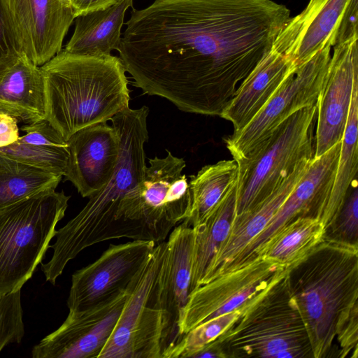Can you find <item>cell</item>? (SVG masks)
I'll return each mask as SVG.
<instances>
[{
  "mask_svg": "<svg viewBox=\"0 0 358 358\" xmlns=\"http://www.w3.org/2000/svg\"><path fill=\"white\" fill-rule=\"evenodd\" d=\"M155 245L153 241L135 240L110 244L96 261L72 275L69 311L100 305L125 291Z\"/></svg>",
  "mask_w": 358,
  "mask_h": 358,
  "instance_id": "obj_13",
  "label": "cell"
},
{
  "mask_svg": "<svg viewBox=\"0 0 358 358\" xmlns=\"http://www.w3.org/2000/svg\"><path fill=\"white\" fill-rule=\"evenodd\" d=\"M149 108L129 107L111 118L120 137V152L115 171L108 182L89 196L83 209L56 231L53 254L41 264L45 278L55 282L67 264L83 250L96 243L117 239V214L126 194L143 179L145 169L144 145L148 140Z\"/></svg>",
  "mask_w": 358,
  "mask_h": 358,
  "instance_id": "obj_4",
  "label": "cell"
},
{
  "mask_svg": "<svg viewBox=\"0 0 358 358\" xmlns=\"http://www.w3.org/2000/svg\"><path fill=\"white\" fill-rule=\"evenodd\" d=\"M311 159L301 162L278 187L263 201L236 215L202 285L225 273L248 244L266 227L306 171Z\"/></svg>",
  "mask_w": 358,
  "mask_h": 358,
  "instance_id": "obj_20",
  "label": "cell"
},
{
  "mask_svg": "<svg viewBox=\"0 0 358 358\" xmlns=\"http://www.w3.org/2000/svg\"><path fill=\"white\" fill-rule=\"evenodd\" d=\"M332 46L328 44L309 60L296 67L271 98L241 130L224 139L233 159L251 158L285 120L298 110L315 105L322 89Z\"/></svg>",
  "mask_w": 358,
  "mask_h": 358,
  "instance_id": "obj_10",
  "label": "cell"
},
{
  "mask_svg": "<svg viewBox=\"0 0 358 358\" xmlns=\"http://www.w3.org/2000/svg\"><path fill=\"white\" fill-rule=\"evenodd\" d=\"M296 66L291 59L271 48L240 83L220 117L232 123L234 131L241 130Z\"/></svg>",
  "mask_w": 358,
  "mask_h": 358,
  "instance_id": "obj_21",
  "label": "cell"
},
{
  "mask_svg": "<svg viewBox=\"0 0 358 358\" xmlns=\"http://www.w3.org/2000/svg\"><path fill=\"white\" fill-rule=\"evenodd\" d=\"M286 270L273 260L256 258L197 287L180 314L178 340L206 321L254 303Z\"/></svg>",
  "mask_w": 358,
  "mask_h": 358,
  "instance_id": "obj_11",
  "label": "cell"
},
{
  "mask_svg": "<svg viewBox=\"0 0 358 358\" xmlns=\"http://www.w3.org/2000/svg\"><path fill=\"white\" fill-rule=\"evenodd\" d=\"M64 178L83 197L100 190L112 177L119 157L120 137L107 122L85 127L68 140Z\"/></svg>",
  "mask_w": 358,
  "mask_h": 358,
  "instance_id": "obj_17",
  "label": "cell"
},
{
  "mask_svg": "<svg viewBox=\"0 0 358 358\" xmlns=\"http://www.w3.org/2000/svg\"><path fill=\"white\" fill-rule=\"evenodd\" d=\"M254 303L212 318L195 327L183 334L174 345L166 349L162 358H190L195 352L228 330Z\"/></svg>",
  "mask_w": 358,
  "mask_h": 358,
  "instance_id": "obj_30",
  "label": "cell"
},
{
  "mask_svg": "<svg viewBox=\"0 0 358 358\" xmlns=\"http://www.w3.org/2000/svg\"><path fill=\"white\" fill-rule=\"evenodd\" d=\"M215 341L226 358H314L285 273Z\"/></svg>",
  "mask_w": 358,
  "mask_h": 358,
  "instance_id": "obj_5",
  "label": "cell"
},
{
  "mask_svg": "<svg viewBox=\"0 0 358 358\" xmlns=\"http://www.w3.org/2000/svg\"><path fill=\"white\" fill-rule=\"evenodd\" d=\"M21 129L24 134L13 143L0 148V154L64 176L69 159L67 141L46 119Z\"/></svg>",
  "mask_w": 358,
  "mask_h": 358,
  "instance_id": "obj_24",
  "label": "cell"
},
{
  "mask_svg": "<svg viewBox=\"0 0 358 358\" xmlns=\"http://www.w3.org/2000/svg\"><path fill=\"white\" fill-rule=\"evenodd\" d=\"M194 241V229L182 222L171 231L166 240L160 299L169 338L166 349L178 340L179 320L189 294Z\"/></svg>",
  "mask_w": 358,
  "mask_h": 358,
  "instance_id": "obj_19",
  "label": "cell"
},
{
  "mask_svg": "<svg viewBox=\"0 0 358 358\" xmlns=\"http://www.w3.org/2000/svg\"><path fill=\"white\" fill-rule=\"evenodd\" d=\"M0 6L15 50L39 66L62 51L76 18L62 0H0Z\"/></svg>",
  "mask_w": 358,
  "mask_h": 358,
  "instance_id": "obj_12",
  "label": "cell"
},
{
  "mask_svg": "<svg viewBox=\"0 0 358 358\" xmlns=\"http://www.w3.org/2000/svg\"><path fill=\"white\" fill-rule=\"evenodd\" d=\"M341 141L319 157L313 158L296 184L264 230L243 250L227 272L241 268L255 258L257 252L282 227L300 216L319 220L334 184Z\"/></svg>",
  "mask_w": 358,
  "mask_h": 358,
  "instance_id": "obj_15",
  "label": "cell"
},
{
  "mask_svg": "<svg viewBox=\"0 0 358 358\" xmlns=\"http://www.w3.org/2000/svg\"><path fill=\"white\" fill-rule=\"evenodd\" d=\"M290 17L272 0H155L132 8L117 52L144 94L220 116Z\"/></svg>",
  "mask_w": 358,
  "mask_h": 358,
  "instance_id": "obj_1",
  "label": "cell"
},
{
  "mask_svg": "<svg viewBox=\"0 0 358 358\" xmlns=\"http://www.w3.org/2000/svg\"><path fill=\"white\" fill-rule=\"evenodd\" d=\"M118 0H74L72 6L76 17L88 13L106 9Z\"/></svg>",
  "mask_w": 358,
  "mask_h": 358,
  "instance_id": "obj_35",
  "label": "cell"
},
{
  "mask_svg": "<svg viewBox=\"0 0 358 358\" xmlns=\"http://www.w3.org/2000/svg\"><path fill=\"white\" fill-rule=\"evenodd\" d=\"M55 189L0 209V296L21 289L44 259L70 199Z\"/></svg>",
  "mask_w": 358,
  "mask_h": 358,
  "instance_id": "obj_7",
  "label": "cell"
},
{
  "mask_svg": "<svg viewBox=\"0 0 358 358\" xmlns=\"http://www.w3.org/2000/svg\"><path fill=\"white\" fill-rule=\"evenodd\" d=\"M133 0H118L111 6L78 15L66 52L90 55H109L118 50L127 10Z\"/></svg>",
  "mask_w": 358,
  "mask_h": 358,
  "instance_id": "obj_23",
  "label": "cell"
},
{
  "mask_svg": "<svg viewBox=\"0 0 358 358\" xmlns=\"http://www.w3.org/2000/svg\"><path fill=\"white\" fill-rule=\"evenodd\" d=\"M316 118V104L298 110L251 158L237 163L236 215L263 201L301 162L314 157Z\"/></svg>",
  "mask_w": 358,
  "mask_h": 358,
  "instance_id": "obj_9",
  "label": "cell"
},
{
  "mask_svg": "<svg viewBox=\"0 0 358 358\" xmlns=\"http://www.w3.org/2000/svg\"><path fill=\"white\" fill-rule=\"evenodd\" d=\"M129 292V286L107 302L69 311L58 329L34 346L31 357L98 358L115 329Z\"/></svg>",
  "mask_w": 358,
  "mask_h": 358,
  "instance_id": "obj_14",
  "label": "cell"
},
{
  "mask_svg": "<svg viewBox=\"0 0 358 358\" xmlns=\"http://www.w3.org/2000/svg\"><path fill=\"white\" fill-rule=\"evenodd\" d=\"M45 87L39 66L15 52L0 64V111L24 123L45 119Z\"/></svg>",
  "mask_w": 358,
  "mask_h": 358,
  "instance_id": "obj_22",
  "label": "cell"
},
{
  "mask_svg": "<svg viewBox=\"0 0 358 358\" xmlns=\"http://www.w3.org/2000/svg\"><path fill=\"white\" fill-rule=\"evenodd\" d=\"M324 239L358 245V187L356 180L339 213L326 229Z\"/></svg>",
  "mask_w": 358,
  "mask_h": 358,
  "instance_id": "obj_31",
  "label": "cell"
},
{
  "mask_svg": "<svg viewBox=\"0 0 358 358\" xmlns=\"http://www.w3.org/2000/svg\"><path fill=\"white\" fill-rule=\"evenodd\" d=\"M238 166L231 160H221L202 167L189 176L192 210L182 223L195 227L202 223L225 193L236 181Z\"/></svg>",
  "mask_w": 358,
  "mask_h": 358,
  "instance_id": "obj_28",
  "label": "cell"
},
{
  "mask_svg": "<svg viewBox=\"0 0 358 358\" xmlns=\"http://www.w3.org/2000/svg\"><path fill=\"white\" fill-rule=\"evenodd\" d=\"M17 122L14 116L0 111V148L8 146L18 139Z\"/></svg>",
  "mask_w": 358,
  "mask_h": 358,
  "instance_id": "obj_34",
  "label": "cell"
},
{
  "mask_svg": "<svg viewBox=\"0 0 358 358\" xmlns=\"http://www.w3.org/2000/svg\"><path fill=\"white\" fill-rule=\"evenodd\" d=\"M350 0H310L290 17L276 36L272 48L299 66L328 44L332 48L341 17Z\"/></svg>",
  "mask_w": 358,
  "mask_h": 358,
  "instance_id": "obj_18",
  "label": "cell"
},
{
  "mask_svg": "<svg viewBox=\"0 0 358 358\" xmlns=\"http://www.w3.org/2000/svg\"><path fill=\"white\" fill-rule=\"evenodd\" d=\"M62 1L66 7L73 8L71 0H62Z\"/></svg>",
  "mask_w": 358,
  "mask_h": 358,
  "instance_id": "obj_38",
  "label": "cell"
},
{
  "mask_svg": "<svg viewBox=\"0 0 358 358\" xmlns=\"http://www.w3.org/2000/svg\"><path fill=\"white\" fill-rule=\"evenodd\" d=\"M62 176L0 154V209L48 189Z\"/></svg>",
  "mask_w": 358,
  "mask_h": 358,
  "instance_id": "obj_29",
  "label": "cell"
},
{
  "mask_svg": "<svg viewBox=\"0 0 358 358\" xmlns=\"http://www.w3.org/2000/svg\"><path fill=\"white\" fill-rule=\"evenodd\" d=\"M17 52L5 23L0 6V64Z\"/></svg>",
  "mask_w": 358,
  "mask_h": 358,
  "instance_id": "obj_36",
  "label": "cell"
},
{
  "mask_svg": "<svg viewBox=\"0 0 358 358\" xmlns=\"http://www.w3.org/2000/svg\"><path fill=\"white\" fill-rule=\"evenodd\" d=\"M358 81L355 83L334 184L319 218L326 229L334 220L357 180L358 170Z\"/></svg>",
  "mask_w": 358,
  "mask_h": 358,
  "instance_id": "obj_26",
  "label": "cell"
},
{
  "mask_svg": "<svg viewBox=\"0 0 358 358\" xmlns=\"http://www.w3.org/2000/svg\"><path fill=\"white\" fill-rule=\"evenodd\" d=\"M166 241L156 244L129 285L115 329L98 358H162L169 345L160 299Z\"/></svg>",
  "mask_w": 358,
  "mask_h": 358,
  "instance_id": "obj_8",
  "label": "cell"
},
{
  "mask_svg": "<svg viewBox=\"0 0 358 358\" xmlns=\"http://www.w3.org/2000/svg\"><path fill=\"white\" fill-rule=\"evenodd\" d=\"M21 289L0 296V352L8 344L21 342L24 335Z\"/></svg>",
  "mask_w": 358,
  "mask_h": 358,
  "instance_id": "obj_32",
  "label": "cell"
},
{
  "mask_svg": "<svg viewBox=\"0 0 358 358\" xmlns=\"http://www.w3.org/2000/svg\"><path fill=\"white\" fill-rule=\"evenodd\" d=\"M72 1H74V0H71Z\"/></svg>",
  "mask_w": 358,
  "mask_h": 358,
  "instance_id": "obj_39",
  "label": "cell"
},
{
  "mask_svg": "<svg viewBox=\"0 0 358 358\" xmlns=\"http://www.w3.org/2000/svg\"><path fill=\"white\" fill-rule=\"evenodd\" d=\"M324 226L315 217L300 216L271 236L255 258L273 260L288 268L304 257L323 239Z\"/></svg>",
  "mask_w": 358,
  "mask_h": 358,
  "instance_id": "obj_27",
  "label": "cell"
},
{
  "mask_svg": "<svg viewBox=\"0 0 358 358\" xmlns=\"http://www.w3.org/2000/svg\"><path fill=\"white\" fill-rule=\"evenodd\" d=\"M357 24L358 0H350L341 17L334 45L358 38Z\"/></svg>",
  "mask_w": 358,
  "mask_h": 358,
  "instance_id": "obj_33",
  "label": "cell"
},
{
  "mask_svg": "<svg viewBox=\"0 0 358 358\" xmlns=\"http://www.w3.org/2000/svg\"><path fill=\"white\" fill-rule=\"evenodd\" d=\"M285 277L314 358H338L337 339L358 315V245L323 239Z\"/></svg>",
  "mask_w": 358,
  "mask_h": 358,
  "instance_id": "obj_2",
  "label": "cell"
},
{
  "mask_svg": "<svg viewBox=\"0 0 358 358\" xmlns=\"http://www.w3.org/2000/svg\"><path fill=\"white\" fill-rule=\"evenodd\" d=\"M358 38L333 47L317 101L314 158L341 141L355 83L358 81Z\"/></svg>",
  "mask_w": 358,
  "mask_h": 358,
  "instance_id": "obj_16",
  "label": "cell"
},
{
  "mask_svg": "<svg viewBox=\"0 0 358 358\" xmlns=\"http://www.w3.org/2000/svg\"><path fill=\"white\" fill-rule=\"evenodd\" d=\"M40 68L45 119L66 141L78 131L107 122L129 108L130 90L119 57L62 50Z\"/></svg>",
  "mask_w": 358,
  "mask_h": 358,
  "instance_id": "obj_3",
  "label": "cell"
},
{
  "mask_svg": "<svg viewBox=\"0 0 358 358\" xmlns=\"http://www.w3.org/2000/svg\"><path fill=\"white\" fill-rule=\"evenodd\" d=\"M226 358L221 346L215 341L206 344L192 355L190 358Z\"/></svg>",
  "mask_w": 358,
  "mask_h": 358,
  "instance_id": "obj_37",
  "label": "cell"
},
{
  "mask_svg": "<svg viewBox=\"0 0 358 358\" xmlns=\"http://www.w3.org/2000/svg\"><path fill=\"white\" fill-rule=\"evenodd\" d=\"M166 152L165 157L149 159L143 179L121 201L117 214L119 238L158 244L189 217L192 196L182 173L186 163Z\"/></svg>",
  "mask_w": 358,
  "mask_h": 358,
  "instance_id": "obj_6",
  "label": "cell"
},
{
  "mask_svg": "<svg viewBox=\"0 0 358 358\" xmlns=\"http://www.w3.org/2000/svg\"><path fill=\"white\" fill-rule=\"evenodd\" d=\"M236 181L202 223L193 227L194 241L189 294L200 287L236 216Z\"/></svg>",
  "mask_w": 358,
  "mask_h": 358,
  "instance_id": "obj_25",
  "label": "cell"
}]
</instances>
